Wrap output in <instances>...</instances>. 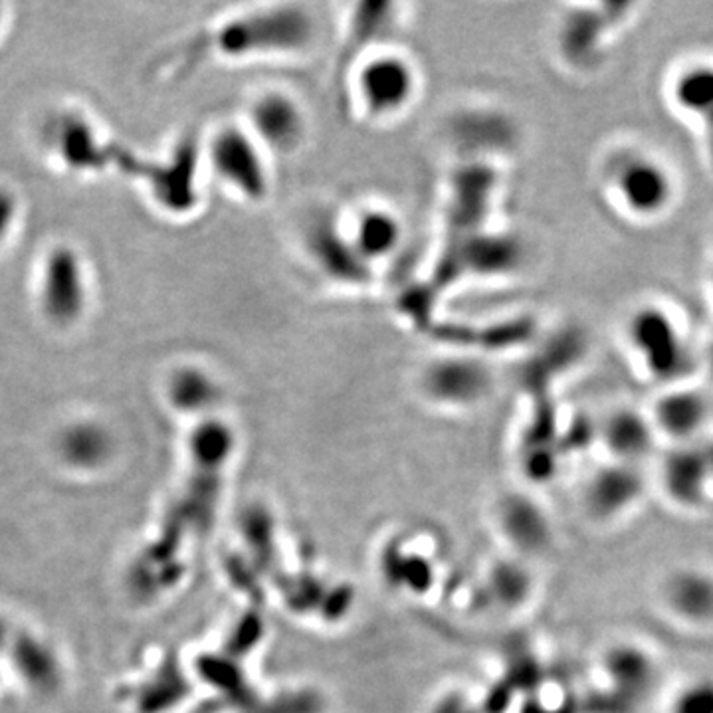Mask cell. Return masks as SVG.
<instances>
[{"label": "cell", "mask_w": 713, "mask_h": 713, "mask_svg": "<svg viewBox=\"0 0 713 713\" xmlns=\"http://www.w3.org/2000/svg\"><path fill=\"white\" fill-rule=\"evenodd\" d=\"M606 674L618 698L635 705L644 700V696L654 686V664L642 648H615L606 656Z\"/></svg>", "instance_id": "obj_23"}, {"label": "cell", "mask_w": 713, "mask_h": 713, "mask_svg": "<svg viewBox=\"0 0 713 713\" xmlns=\"http://www.w3.org/2000/svg\"><path fill=\"white\" fill-rule=\"evenodd\" d=\"M343 229L362 262L377 270L379 263L395 258L405 242V224L393 207L383 202H361L341 214Z\"/></svg>", "instance_id": "obj_15"}, {"label": "cell", "mask_w": 713, "mask_h": 713, "mask_svg": "<svg viewBox=\"0 0 713 713\" xmlns=\"http://www.w3.org/2000/svg\"><path fill=\"white\" fill-rule=\"evenodd\" d=\"M341 91L362 121L395 123L417 103L420 70L398 46H383L353 64Z\"/></svg>", "instance_id": "obj_3"}, {"label": "cell", "mask_w": 713, "mask_h": 713, "mask_svg": "<svg viewBox=\"0 0 713 713\" xmlns=\"http://www.w3.org/2000/svg\"><path fill=\"white\" fill-rule=\"evenodd\" d=\"M669 713H713V681H696L681 690Z\"/></svg>", "instance_id": "obj_28"}, {"label": "cell", "mask_w": 713, "mask_h": 713, "mask_svg": "<svg viewBox=\"0 0 713 713\" xmlns=\"http://www.w3.org/2000/svg\"><path fill=\"white\" fill-rule=\"evenodd\" d=\"M40 143L48 159L66 175L98 176L111 171L113 142L99 132L98 123L79 106H58L46 113Z\"/></svg>", "instance_id": "obj_9"}, {"label": "cell", "mask_w": 713, "mask_h": 713, "mask_svg": "<svg viewBox=\"0 0 713 713\" xmlns=\"http://www.w3.org/2000/svg\"><path fill=\"white\" fill-rule=\"evenodd\" d=\"M54 456L64 468L96 474L110 468L118 454V439L110 425L96 417H76L54 434Z\"/></svg>", "instance_id": "obj_16"}, {"label": "cell", "mask_w": 713, "mask_h": 713, "mask_svg": "<svg viewBox=\"0 0 713 713\" xmlns=\"http://www.w3.org/2000/svg\"><path fill=\"white\" fill-rule=\"evenodd\" d=\"M111 171L142 183L147 198L161 214L188 219L202 202V175H207L205 137L197 130H188L161 157H145L113 142Z\"/></svg>", "instance_id": "obj_2"}, {"label": "cell", "mask_w": 713, "mask_h": 713, "mask_svg": "<svg viewBox=\"0 0 713 713\" xmlns=\"http://www.w3.org/2000/svg\"><path fill=\"white\" fill-rule=\"evenodd\" d=\"M712 478L705 452L678 451L664 464V483L668 494L684 505L702 500L705 483Z\"/></svg>", "instance_id": "obj_24"}, {"label": "cell", "mask_w": 713, "mask_h": 713, "mask_svg": "<svg viewBox=\"0 0 713 713\" xmlns=\"http://www.w3.org/2000/svg\"><path fill=\"white\" fill-rule=\"evenodd\" d=\"M502 188L500 163L458 159L446 183L444 219L448 236L494 226L495 205Z\"/></svg>", "instance_id": "obj_13"}, {"label": "cell", "mask_w": 713, "mask_h": 713, "mask_svg": "<svg viewBox=\"0 0 713 713\" xmlns=\"http://www.w3.org/2000/svg\"><path fill=\"white\" fill-rule=\"evenodd\" d=\"M666 601L686 620H712L713 579L696 570L678 573L666 587Z\"/></svg>", "instance_id": "obj_25"}, {"label": "cell", "mask_w": 713, "mask_h": 713, "mask_svg": "<svg viewBox=\"0 0 713 713\" xmlns=\"http://www.w3.org/2000/svg\"><path fill=\"white\" fill-rule=\"evenodd\" d=\"M405 19V4L396 2H357L347 9L337 54V84H343L347 72L362 56L395 45Z\"/></svg>", "instance_id": "obj_14"}, {"label": "cell", "mask_w": 713, "mask_h": 713, "mask_svg": "<svg viewBox=\"0 0 713 713\" xmlns=\"http://www.w3.org/2000/svg\"><path fill=\"white\" fill-rule=\"evenodd\" d=\"M163 398L167 406L181 417H214L224 398L222 381L205 362H175L163 379Z\"/></svg>", "instance_id": "obj_17"}, {"label": "cell", "mask_w": 713, "mask_h": 713, "mask_svg": "<svg viewBox=\"0 0 713 713\" xmlns=\"http://www.w3.org/2000/svg\"><path fill=\"white\" fill-rule=\"evenodd\" d=\"M4 26H7V4L0 2V34L4 33Z\"/></svg>", "instance_id": "obj_30"}, {"label": "cell", "mask_w": 713, "mask_h": 713, "mask_svg": "<svg viewBox=\"0 0 713 713\" xmlns=\"http://www.w3.org/2000/svg\"><path fill=\"white\" fill-rule=\"evenodd\" d=\"M526 262V241L519 234L488 226L448 236L437 263V284L448 287L466 278L505 280L519 274Z\"/></svg>", "instance_id": "obj_8"}, {"label": "cell", "mask_w": 713, "mask_h": 713, "mask_svg": "<svg viewBox=\"0 0 713 713\" xmlns=\"http://www.w3.org/2000/svg\"><path fill=\"white\" fill-rule=\"evenodd\" d=\"M674 99L690 113L713 111V66L690 67L674 84Z\"/></svg>", "instance_id": "obj_26"}, {"label": "cell", "mask_w": 713, "mask_h": 713, "mask_svg": "<svg viewBox=\"0 0 713 713\" xmlns=\"http://www.w3.org/2000/svg\"><path fill=\"white\" fill-rule=\"evenodd\" d=\"M642 495V478L632 464L608 466L594 474L589 485V504L597 516L611 517L637 504Z\"/></svg>", "instance_id": "obj_22"}, {"label": "cell", "mask_w": 713, "mask_h": 713, "mask_svg": "<svg viewBox=\"0 0 713 713\" xmlns=\"http://www.w3.org/2000/svg\"><path fill=\"white\" fill-rule=\"evenodd\" d=\"M205 167L244 205H263L272 195V159L241 120L224 121L205 137Z\"/></svg>", "instance_id": "obj_7"}, {"label": "cell", "mask_w": 713, "mask_h": 713, "mask_svg": "<svg viewBox=\"0 0 713 713\" xmlns=\"http://www.w3.org/2000/svg\"><path fill=\"white\" fill-rule=\"evenodd\" d=\"M606 28L608 19L593 9L565 14L557 30V50L567 66L577 70L594 66L603 56Z\"/></svg>", "instance_id": "obj_20"}, {"label": "cell", "mask_w": 713, "mask_h": 713, "mask_svg": "<svg viewBox=\"0 0 713 713\" xmlns=\"http://www.w3.org/2000/svg\"><path fill=\"white\" fill-rule=\"evenodd\" d=\"M23 220V198L16 188L0 181V253L16 236Z\"/></svg>", "instance_id": "obj_27"}, {"label": "cell", "mask_w": 713, "mask_h": 713, "mask_svg": "<svg viewBox=\"0 0 713 713\" xmlns=\"http://www.w3.org/2000/svg\"><path fill=\"white\" fill-rule=\"evenodd\" d=\"M625 341L638 367L666 389L686 383L700 365L680 321L660 302H648L630 311Z\"/></svg>", "instance_id": "obj_5"}, {"label": "cell", "mask_w": 713, "mask_h": 713, "mask_svg": "<svg viewBox=\"0 0 713 713\" xmlns=\"http://www.w3.org/2000/svg\"><path fill=\"white\" fill-rule=\"evenodd\" d=\"M652 427L668 439L686 442L693 439L710 417L708 398L686 384L668 386L648 415Z\"/></svg>", "instance_id": "obj_19"}, {"label": "cell", "mask_w": 713, "mask_h": 713, "mask_svg": "<svg viewBox=\"0 0 713 713\" xmlns=\"http://www.w3.org/2000/svg\"><path fill=\"white\" fill-rule=\"evenodd\" d=\"M418 393L444 410H472L495 389L492 362L470 349H448L430 357L418 371Z\"/></svg>", "instance_id": "obj_10"}, {"label": "cell", "mask_w": 713, "mask_h": 713, "mask_svg": "<svg viewBox=\"0 0 713 713\" xmlns=\"http://www.w3.org/2000/svg\"><path fill=\"white\" fill-rule=\"evenodd\" d=\"M452 139L458 159L500 163L514 143V127L504 111L464 110L452 121Z\"/></svg>", "instance_id": "obj_18"}, {"label": "cell", "mask_w": 713, "mask_h": 713, "mask_svg": "<svg viewBox=\"0 0 713 713\" xmlns=\"http://www.w3.org/2000/svg\"><path fill=\"white\" fill-rule=\"evenodd\" d=\"M698 362H702L703 369H705L708 374L713 379V331L712 335H710V340L705 343V347H703L702 355L698 357Z\"/></svg>", "instance_id": "obj_29"}, {"label": "cell", "mask_w": 713, "mask_h": 713, "mask_svg": "<svg viewBox=\"0 0 713 713\" xmlns=\"http://www.w3.org/2000/svg\"><path fill=\"white\" fill-rule=\"evenodd\" d=\"M705 456H708V462H710V470H712L713 478V448L710 452H705Z\"/></svg>", "instance_id": "obj_31"}, {"label": "cell", "mask_w": 713, "mask_h": 713, "mask_svg": "<svg viewBox=\"0 0 713 713\" xmlns=\"http://www.w3.org/2000/svg\"><path fill=\"white\" fill-rule=\"evenodd\" d=\"M318 38V23L302 4H266L234 12L198 38L190 52L224 62L282 60L309 52Z\"/></svg>", "instance_id": "obj_1"}, {"label": "cell", "mask_w": 713, "mask_h": 713, "mask_svg": "<svg viewBox=\"0 0 713 713\" xmlns=\"http://www.w3.org/2000/svg\"><path fill=\"white\" fill-rule=\"evenodd\" d=\"M601 437L615 462L635 466V462L642 460L652 448L656 430L647 415L632 408H618L604 418Z\"/></svg>", "instance_id": "obj_21"}, {"label": "cell", "mask_w": 713, "mask_h": 713, "mask_svg": "<svg viewBox=\"0 0 713 713\" xmlns=\"http://www.w3.org/2000/svg\"><path fill=\"white\" fill-rule=\"evenodd\" d=\"M238 120L272 161L294 157L308 142V110L290 89L272 86L254 91Z\"/></svg>", "instance_id": "obj_11"}, {"label": "cell", "mask_w": 713, "mask_h": 713, "mask_svg": "<svg viewBox=\"0 0 713 713\" xmlns=\"http://www.w3.org/2000/svg\"><path fill=\"white\" fill-rule=\"evenodd\" d=\"M601 176L616 209L638 222L664 219L678 197L669 167L637 145H623L606 155Z\"/></svg>", "instance_id": "obj_4"}, {"label": "cell", "mask_w": 713, "mask_h": 713, "mask_svg": "<svg viewBox=\"0 0 713 713\" xmlns=\"http://www.w3.org/2000/svg\"><path fill=\"white\" fill-rule=\"evenodd\" d=\"M34 299L50 330L72 331L88 318L91 282L88 262L72 242H54L42 253L34 280Z\"/></svg>", "instance_id": "obj_6"}, {"label": "cell", "mask_w": 713, "mask_h": 713, "mask_svg": "<svg viewBox=\"0 0 713 713\" xmlns=\"http://www.w3.org/2000/svg\"><path fill=\"white\" fill-rule=\"evenodd\" d=\"M299 241L309 263L323 280L343 290H367L374 270L355 253L341 214L318 210L302 222Z\"/></svg>", "instance_id": "obj_12"}, {"label": "cell", "mask_w": 713, "mask_h": 713, "mask_svg": "<svg viewBox=\"0 0 713 713\" xmlns=\"http://www.w3.org/2000/svg\"><path fill=\"white\" fill-rule=\"evenodd\" d=\"M712 287H713V285H712Z\"/></svg>", "instance_id": "obj_32"}]
</instances>
